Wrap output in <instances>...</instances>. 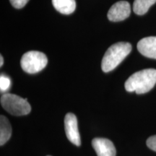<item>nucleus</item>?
Here are the masks:
<instances>
[{"mask_svg":"<svg viewBox=\"0 0 156 156\" xmlns=\"http://www.w3.org/2000/svg\"><path fill=\"white\" fill-rule=\"evenodd\" d=\"M92 145L98 156H116V148L113 142L106 138H95Z\"/></svg>","mask_w":156,"mask_h":156,"instance_id":"nucleus-7","label":"nucleus"},{"mask_svg":"<svg viewBox=\"0 0 156 156\" xmlns=\"http://www.w3.org/2000/svg\"><path fill=\"white\" fill-rule=\"evenodd\" d=\"M131 13V7L128 2L119 1L113 5L108 12V18L112 22H119L127 18Z\"/></svg>","mask_w":156,"mask_h":156,"instance_id":"nucleus-6","label":"nucleus"},{"mask_svg":"<svg viewBox=\"0 0 156 156\" xmlns=\"http://www.w3.org/2000/svg\"><path fill=\"white\" fill-rule=\"evenodd\" d=\"M64 129H65L66 136L72 143L80 146L81 145L80 136L77 126V117L74 114L68 113L64 119Z\"/></svg>","mask_w":156,"mask_h":156,"instance_id":"nucleus-5","label":"nucleus"},{"mask_svg":"<svg viewBox=\"0 0 156 156\" xmlns=\"http://www.w3.org/2000/svg\"><path fill=\"white\" fill-rule=\"evenodd\" d=\"M12 127L9 120L5 116H0V145L2 146L10 139Z\"/></svg>","mask_w":156,"mask_h":156,"instance_id":"nucleus-10","label":"nucleus"},{"mask_svg":"<svg viewBox=\"0 0 156 156\" xmlns=\"http://www.w3.org/2000/svg\"><path fill=\"white\" fill-rule=\"evenodd\" d=\"M156 83V69H145L132 75L126 81L125 89L137 94L149 92Z\"/></svg>","mask_w":156,"mask_h":156,"instance_id":"nucleus-1","label":"nucleus"},{"mask_svg":"<svg viewBox=\"0 0 156 156\" xmlns=\"http://www.w3.org/2000/svg\"><path fill=\"white\" fill-rule=\"evenodd\" d=\"M10 79L7 76L2 75L0 76V90L2 92H6L10 87Z\"/></svg>","mask_w":156,"mask_h":156,"instance_id":"nucleus-12","label":"nucleus"},{"mask_svg":"<svg viewBox=\"0 0 156 156\" xmlns=\"http://www.w3.org/2000/svg\"><path fill=\"white\" fill-rule=\"evenodd\" d=\"M147 146L152 151L156 152V135L148 138L147 140Z\"/></svg>","mask_w":156,"mask_h":156,"instance_id":"nucleus-14","label":"nucleus"},{"mask_svg":"<svg viewBox=\"0 0 156 156\" xmlns=\"http://www.w3.org/2000/svg\"><path fill=\"white\" fill-rule=\"evenodd\" d=\"M47 156H51V155H47Z\"/></svg>","mask_w":156,"mask_h":156,"instance_id":"nucleus-16","label":"nucleus"},{"mask_svg":"<svg viewBox=\"0 0 156 156\" xmlns=\"http://www.w3.org/2000/svg\"><path fill=\"white\" fill-rule=\"evenodd\" d=\"M54 8L64 15H70L76 8L75 0H52Z\"/></svg>","mask_w":156,"mask_h":156,"instance_id":"nucleus-9","label":"nucleus"},{"mask_svg":"<svg viewBox=\"0 0 156 156\" xmlns=\"http://www.w3.org/2000/svg\"><path fill=\"white\" fill-rule=\"evenodd\" d=\"M137 49L140 54L146 57L156 58V36L141 39L137 44Z\"/></svg>","mask_w":156,"mask_h":156,"instance_id":"nucleus-8","label":"nucleus"},{"mask_svg":"<svg viewBox=\"0 0 156 156\" xmlns=\"http://www.w3.org/2000/svg\"><path fill=\"white\" fill-rule=\"evenodd\" d=\"M3 63H4V59H3V57L2 56H0V66H2L3 65Z\"/></svg>","mask_w":156,"mask_h":156,"instance_id":"nucleus-15","label":"nucleus"},{"mask_svg":"<svg viewBox=\"0 0 156 156\" xmlns=\"http://www.w3.org/2000/svg\"><path fill=\"white\" fill-rule=\"evenodd\" d=\"M48 58L46 54L37 51H30L22 56L20 65L25 73L36 74L46 67Z\"/></svg>","mask_w":156,"mask_h":156,"instance_id":"nucleus-4","label":"nucleus"},{"mask_svg":"<svg viewBox=\"0 0 156 156\" xmlns=\"http://www.w3.org/2000/svg\"><path fill=\"white\" fill-rule=\"evenodd\" d=\"M155 2L156 0H134L133 11L136 15H143Z\"/></svg>","mask_w":156,"mask_h":156,"instance_id":"nucleus-11","label":"nucleus"},{"mask_svg":"<svg viewBox=\"0 0 156 156\" xmlns=\"http://www.w3.org/2000/svg\"><path fill=\"white\" fill-rule=\"evenodd\" d=\"M132 51V45L127 42H119L112 45L106 51L101 62L104 73L114 69Z\"/></svg>","mask_w":156,"mask_h":156,"instance_id":"nucleus-2","label":"nucleus"},{"mask_svg":"<svg viewBox=\"0 0 156 156\" xmlns=\"http://www.w3.org/2000/svg\"><path fill=\"white\" fill-rule=\"evenodd\" d=\"M12 5L17 9L23 8L28 3L29 0H9Z\"/></svg>","mask_w":156,"mask_h":156,"instance_id":"nucleus-13","label":"nucleus"},{"mask_svg":"<svg viewBox=\"0 0 156 156\" xmlns=\"http://www.w3.org/2000/svg\"><path fill=\"white\" fill-rule=\"evenodd\" d=\"M0 101L2 106L13 116H24L28 114L31 111L30 105L27 99L17 95L4 93Z\"/></svg>","mask_w":156,"mask_h":156,"instance_id":"nucleus-3","label":"nucleus"}]
</instances>
